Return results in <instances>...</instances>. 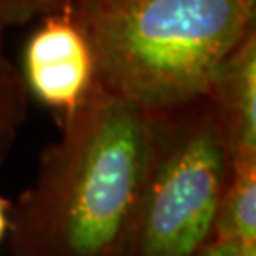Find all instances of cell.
Masks as SVG:
<instances>
[{
    "label": "cell",
    "instance_id": "cell-1",
    "mask_svg": "<svg viewBox=\"0 0 256 256\" xmlns=\"http://www.w3.org/2000/svg\"><path fill=\"white\" fill-rule=\"evenodd\" d=\"M150 154L152 112L93 80L10 209V256H126Z\"/></svg>",
    "mask_w": 256,
    "mask_h": 256
},
{
    "label": "cell",
    "instance_id": "cell-2",
    "mask_svg": "<svg viewBox=\"0 0 256 256\" xmlns=\"http://www.w3.org/2000/svg\"><path fill=\"white\" fill-rule=\"evenodd\" d=\"M256 0H90L72 10L95 80L150 112L209 95L254 28Z\"/></svg>",
    "mask_w": 256,
    "mask_h": 256
},
{
    "label": "cell",
    "instance_id": "cell-3",
    "mask_svg": "<svg viewBox=\"0 0 256 256\" xmlns=\"http://www.w3.org/2000/svg\"><path fill=\"white\" fill-rule=\"evenodd\" d=\"M232 158L209 95L152 112V154L126 256H190L212 238Z\"/></svg>",
    "mask_w": 256,
    "mask_h": 256
},
{
    "label": "cell",
    "instance_id": "cell-4",
    "mask_svg": "<svg viewBox=\"0 0 256 256\" xmlns=\"http://www.w3.org/2000/svg\"><path fill=\"white\" fill-rule=\"evenodd\" d=\"M95 80L90 42L72 10L50 14L25 50V82L40 101L68 116Z\"/></svg>",
    "mask_w": 256,
    "mask_h": 256
},
{
    "label": "cell",
    "instance_id": "cell-5",
    "mask_svg": "<svg viewBox=\"0 0 256 256\" xmlns=\"http://www.w3.org/2000/svg\"><path fill=\"white\" fill-rule=\"evenodd\" d=\"M209 97L220 118L232 162L238 158H256L254 28L220 64Z\"/></svg>",
    "mask_w": 256,
    "mask_h": 256
},
{
    "label": "cell",
    "instance_id": "cell-6",
    "mask_svg": "<svg viewBox=\"0 0 256 256\" xmlns=\"http://www.w3.org/2000/svg\"><path fill=\"white\" fill-rule=\"evenodd\" d=\"M212 238L239 239L256 247V158L232 162V174L216 210Z\"/></svg>",
    "mask_w": 256,
    "mask_h": 256
},
{
    "label": "cell",
    "instance_id": "cell-7",
    "mask_svg": "<svg viewBox=\"0 0 256 256\" xmlns=\"http://www.w3.org/2000/svg\"><path fill=\"white\" fill-rule=\"evenodd\" d=\"M4 28L0 23V164L14 144L27 114V86L6 55Z\"/></svg>",
    "mask_w": 256,
    "mask_h": 256
},
{
    "label": "cell",
    "instance_id": "cell-8",
    "mask_svg": "<svg viewBox=\"0 0 256 256\" xmlns=\"http://www.w3.org/2000/svg\"><path fill=\"white\" fill-rule=\"evenodd\" d=\"M90 0H0V23L4 27L28 21L40 14H55L64 8H78Z\"/></svg>",
    "mask_w": 256,
    "mask_h": 256
},
{
    "label": "cell",
    "instance_id": "cell-9",
    "mask_svg": "<svg viewBox=\"0 0 256 256\" xmlns=\"http://www.w3.org/2000/svg\"><path fill=\"white\" fill-rule=\"evenodd\" d=\"M190 256H256V247L239 239L212 238Z\"/></svg>",
    "mask_w": 256,
    "mask_h": 256
},
{
    "label": "cell",
    "instance_id": "cell-10",
    "mask_svg": "<svg viewBox=\"0 0 256 256\" xmlns=\"http://www.w3.org/2000/svg\"><path fill=\"white\" fill-rule=\"evenodd\" d=\"M10 209H12V203L0 196V241H2V238H4V236H6V232H8Z\"/></svg>",
    "mask_w": 256,
    "mask_h": 256
}]
</instances>
